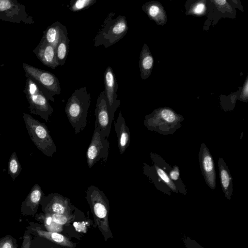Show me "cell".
I'll return each instance as SVG.
<instances>
[{
    "instance_id": "29",
    "label": "cell",
    "mask_w": 248,
    "mask_h": 248,
    "mask_svg": "<svg viewBox=\"0 0 248 248\" xmlns=\"http://www.w3.org/2000/svg\"><path fill=\"white\" fill-rule=\"evenodd\" d=\"M31 238V234L28 231H25L23 237V241L20 248H30Z\"/></svg>"
},
{
    "instance_id": "14",
    "label": "cell",
    "mask_w": 248,
    "mask_h": 248,
    "mask_svg": "<svg viewBox=\"0 0 248 248\" xmlns=\"http://www.w3.org/2000/svg\"><path fill=\"white\" fill-rule=\"evenodd\" d=\"M44 196L41 186L34 184L25 200L22 202L21 213L25 216L34 217Z\"/></svg>"
},
{
    "instance_id": "17",
    "label": "cell",
    "mask_w": 248,
    "mask_h": 248,
    "mask_svg": "<svg viewBox=\"0 0 248 248\" xmlns=\"http://www.w3.org/2000/svg\"><path fill=\"white\" fill-rule=\"evenodd\" d=\"M114 128L117 137V143L120 154H123L130 143V133L125 120L120 111L114 123Z\"/></svg>"
},
{
    "instance_id": "34",
    "label": "cell",
    "mask_w": 248,
    "mask_h": 248,
    "mask_svg": "<svg viewBox=\"0 0 248 248\" xmlns=\"http://www.w3.org/2000/svg\"></svg>"
},
{
    "instance_id": "10",
    "label": "cell",
    "mask_w": 248,
    "mask_h": 248,
    "mask_svg": "<svg viewBox=\"0 0 248 248\" xmlns=\"http://www.w3.org/2000/svg\"><path fill=\"white\" fill-rule=\"evenodd\" d=\"M94 116L95 127L98 128L102 137L108 139L114 120L108 110L104 91L101 92L97 99Z\"/></svg>"
},
{
    "instance_id": "5",
    "label": "cell",
    "mask_w": 248,
    "mask_h": 248,
    "mask_svg": "<svg viewBox=\"0 0 248 248\" xmlns=\"http://www.w3.org/2000/svg\"><path fill=\"white\" fill-rule=\"evenodd\" d=\"M23 92L29 104L30 112L40 116L47 122L49 117L52 115L53 108L37 85L26 78Z\"/></svg>"
},
{
    "instance_id": "12",
    "label": "cell",
    "mask_w": 248,
    "mask_h": 248,
    "mask_svg": "<svg viewBox=\"0 0 248 248\" xmlns=\"http://www.w3.org/2000/svg\"><path fill=\"white\" fill-rule=\"evenodd\" d=\"M202 173L208 186L212 189L216 187V174L214 160L210 151L204 143H202L199 155Z\"/></svg>"
},
{
    "instance_id": "11",
    "label": "cell",
    "mask_w": 248,
    "mask_h": 248,
    "mask_svg": "<svg viewBox=\"0 0 248 248\" xmlns=\"http://www.w3.org/2000/svg\"><path fill=\"white\" fill-rule=\"evenodd\" d=\"M104 82L105 95L108 108L114 120L115 112L121 104V100L117 99L118 82L110 66H108L104 73Z\"/></svg>"
},
{
    "instance_id": "6",
    "label": "cell",
    "mask_w": 248,
    "mask_h": 248,
    "mask_svg": "<svg viewBox=\"0 0 248 248\" xmlns=\"http://www.w3.org/2000/svg\"><path fill=\"white\" fill-rule=\"evenodd\" d=\"M182 118L169 108L155 110L145 116V126L149 130L168 134L178 127Z\"/></svg>"
},
{
    "instance_id": "9",
    "label": "cell",
    "mask_w": 248,
    "mask_h": 248,
    "mask_svg": "<svg viewBox=\"0 0 248 248\" xmlns=\"http://www.w3.org/2000/svg\"><path fill=\"white\" fill-rule=\"evenodd\" d=\"M109 148L108 139L104 138L96 127L94 130L86 151L87 163L89 169H91L97 162L101 161L105 164L107 160Z\"/></svg>"
},
{
    "instance_id": "1",
    "label": "cell",
    "mask_w": 248,
    "mask_h": 248,
    "mask_svg": "<svg viewBox=\"0 0 248 248\" xmlns=\"http://www.w3.org/2000/svg\"><path fill=\"white\" fill-rule=\"evenodd\" d=\"M91 103V94L85 87L75 90L68 99L64 111L76 134L86 126Z\"/></svg>"
},
{
    "instance_id": "32",
    "label": "cell",
    "mask_w": 248,
    "mask_h": 248,
    "mask_svg": "<svg viewBox=\"0 0 248 248\" xmlns=\"http://www.w3.org/2000/svg\"><path fill=\"white\" fill-rule=\"evenodd\" d=\"M248 79L247 78L242 92L241 97L244 99H247L248 97Z\"/></svg>"
},
{
    "instance_id": "15",
    "label": "cell",
    "mask_w": 248,
    "mask_h": 248,
    "mask_svg": "<svg viewBox=\"0 0 248 248\" xmlns=\"http://www.w3.org/2000/svg\"><path fill=\"white\" fill-rule=\"evenodd\" d=\"M33 52L44 65L53 69L59 66L55 48L52 45L41 40Z\"/></svg>"
},
{
    "instance_id": "13",
    "label": "cell",
    "mask_w": 248,
    "mask_h": 248,
    "mask_svg": "<svg viewBox=\"0 0 248 248\" xmlns=\"http://www.w3.org/2000/svg\"><path fill=\"white\" fill-rule=\"evenodd\" d=\"M40 204L45 214H68L70 209L69 199L58 193L44 195Z\"/></svg>"
},
{
    "instance_id": "33",
    "label": "cell",
    "mask_w": 248,
    "mask_h": 248,
    "mask_svg": "<svg viewBox=\"0 0 248 248\" xmlns=\"http://www.w3.org/2000/svg\"><path fill=\"white\" fill-rule=\"evenodd\" d=\"M214 1L219 5H224L227 2V1L224 0H215Z\"/></svg>"
},
{
    "instance_id": "4",
    "label": "cell",
    "mask_w": 248,
    "mask_h": 248,
    "mask_svg": "<svg viewBox=\"0 0 248 248\" xmlns=\"http://www.w3.org/2000/svg\"><path fill=\"white\" fill-rule=\"evenodd\" d=\"M22 67L26 78L33 81L48 100L54 102V96L61 93V87L58 78L52 73L26 63Z\"/></svg>"
},
{
    "instance_id": "27",
    "label": "cell",
    "mask_w": 248,
    "mask_h": 248,
    "mask_svg": "<svg viewBox=\"0 0 248 248\" xmlns=\"http://www.w3.org/2000/svg\"><path fill=\"white\" fill-rule=\"evenodd\" d=\"M156 172L160 178L173 191H176V187L173 183V182L170 179L168 175L166 172L161 169L155 166Z\"/></svg>"
},
{
    "instance_id": "2",
    "label": "cell",
    "mask_w": 248,
    "mask_h": 248,
    "mask_svg": "<svg viewBox=\"0 0 248 248\" xmlns=\"http://www.w3.org/2000/svg\"><path fill=\"white\" fill-rule=\"evenodd\" d=\"M115 12H110L104 21L94 40L96 47L103 46L108 48L116 43L126 34L128 29L125 16L114 18Z\"/></svg>"
},
{
    "instance_id": "16",
    "label": "cell",
    "mask_w": 248,
    "mask_h": 248,
    "mask_svg": "<svg viewBox=\"0 0 248 248\" xmlns=\"http://www.w3.org/2000/svg\"><path fill=\"white\" fill-rule=\"evenodd\" d=\"M30 225L27 227V231L32 235L46 238L57 244L72 248L73 244L66 237L56 232L46 231L34 222H29Z\"/></svg>"
},
{
    "instance_id": "21",
    "label": "cell",
    "mask_w": 248,
    "mask_h": 248,
    "mask_svg": "<svg viewBox=\"0 0 248 248\" xmlns=\"http://www.w3.org/2000/svg\"><path fill=\"white\" fill-rule=\"evenodd\" d=\"M69 40L67 30L65 26L55 50L59 65L62 66L65 62L68 53Z\"/></svg>"
},
{
    "instance_id": "3",
    "label": "cell",
    "mask_w": 248,
    "mask_h": 248,
    "mask_svg": "<svg viewBox=\"0 0 248 248\" xmlns=\"http://www.w3.org/2000/svg\"><path fill=\"white\" fill-rule=\"evenodd\" d=\"M23 118L29 135L35 146L46 156L52 157L57 152V147L46 125L26 113H23Z\"/></svg>"
},
{
    "instance_id": "31",
    "label": "cell",
    "mask_w": 248,
    "mask_h": 248,
    "mask_svg": "<svg viewBox=\"0 0 248 248\" xmlns=\"http://www.w3.org/2000/svg\"><path fill=\"white\" fill-rule=\"evenodd\" d=\"M170 176L173 180H177L179 176V168L177 166H174L173 169L170 172Z\"/></svg>"
},
{
    "instance_id": "19",
    "label": "cell",
    "mask_w": 248,
    "mask_h": 248,
    "mask_svg": "<svg viewBox=\"0 0 248 248\" xmlns=\"http://www.w3.org/2000/svg\"><path fill=\"white\" fill-rule=\"evenodd\" d=\"M64 27L59 21L55 22L43 32V36L41 40L52 45L56 48Z\"/></svg>"
},
{
    "instance_id": "23",
    "label": "cell",
    "mask_w": 248,
    "mask_h": 248,
    "mask_svg": "<svg viewBox=\"0 0 248 248\" xmlns=\"http://www.w3.org/2000/svg\"><path fill=\"white\" fill-rule=\"evenodd\" d=\"M143 10L152 19L157 20L163 16V9L156 2H148L142 6Z\"/></svg>"
},
{
    "instance_id": "7",
    "label": "cell",
    "mask_w": 248,
    "mask_h": 248,
    "mask_svg": "<svg viewBox=\"0 0 248 248\" xmlns=\"http://www.w3.org/2000/svg\"><path fill=\"white\" fill-rule=\"evenodd\" d=\"M86 199L100 229L103 232H108L109 227L108 215L109 204L105 193L96 186L91 185L87 188Z\"/></svg>"
},
{
    "instance_id": "20",
    "label": "cell",
    "mask_w": 248,
    "mask_h": 248,
    "mask_svg": "<svg viewBox=\"0 0 248 248\" xmlns=\"http://www.w3.org/2000/svg\"><path fill=\"white\" fill-rule=\"evenodd\" d=\"M153 58L148 46L145 44L140 54L139 66L140 76L143 79L148 78L153 65Z\"/></svg>"
},
{
    "instance_id": "8",
    "label": "cell",
    "mask_w": 248,
    "mask_h": 248,
    "mask_svg": "<svg viewBox=\"0 0 248 248\" xmlns=\"http://www.w3.org/2000/svg\"><path fill=\"white\" fill-rule=\"evenodd\" d=\"M0 20L29 24L34 22L25 5L16 0H0Z\"/></svg>"
},
{
    "instance_id": "22",
    "label": "cell",
    "mask_w": 248,
    "mask_h": 248,
    "mask_svg": "<svg viewBox=\"0 0 248 248\" xmlns=\"http://www.w3.org/2000/svg\"><path fill=\"white\" fill-rule=\"evenodd\" d=\"M22 170L20 163L16 153L14 152L11 155L8 163V173L13 181L19 175Z\"/></svg>"
},
{
    "instance_id": "24",
    "label": "cell",
    "mask_w": 248,
    "mask_h": 248,
    "mask_svg": "<svg viewBox=\"0 0 248 248\" xmlns=\"http://www.w3.org/2000/svg\"><path fill=\"white\" fill-rule=\"evenodd\" d=\"M96 2V0H71L69 9L73 12H77L93 5Z\"/></svg>"
},
{
    "instance_id": "18",
    "label": "cell",
    "mask_w": 248,
    "mask_h": 248,
    "mask_svg": "<svg viewBox=\"0 0 248 248\" xmlns=\"http://www.w3.org/2000/svg\"><path fill=\"white\" fill-rule=\"evenodd\" d=\"M220 183L225 196L230 199L232 191V178L229 169L222 158L218 161Z\"/></svg>"
},
{
    "instance_id": "26",
    "label": "cell",
    "mask_w": 248,
    "mask_h": 248,
    "mask_svg": "<svg viewBox=\"0 0 248 248\" xmlns=\"http://www.w3.org/2000/svg\"><path fill=\"white\" fill-rule=\"evenodd\" d=\"M16 240L10 235H7L0 239V248H17Z\"/></svg>"
},
{
    "instance_id": "25",
    "label": "cell",
    "mask_w": 248,
    "mask_h": 248,
    "mask_svg": "<svg viewBox=\"0 0 248 248\" xmlns=\"http://www.w3.org/2000/svg\"><path fill=\"white\" fill-rule=\"evenodd\" d=\"M36 217L37 220L43 219L44 223L46 228L49 232H55V231H59L60 226L52 221V217L49 214H45L44 215L40 214Z\"/></svg>"
},
{
    "instance_id": "30",
    "label": "cell",
    "mask_w": 248,
    "mask_h": 248,
    "mask_svg": "<svg viewBox=\"0 0 248 248\" xmlns=\"http://www.w3.org/2000/svg\"><path fill=\"white\" fill-rule=\"evenodd\" d=\"M205 6L203 3H198L193 9V12L195 14L200 15L205 11Z\"/></svg>"
},
{
    "instance_id": "28",
    "label": "cell",
    "mask_w": 248,
    "mask_h": 248,
    "mask_svg": "<svg viewBox=\"0 0 248 248\" xmlns=\"http://www.w3.org/2000/svg\"><path fill=\"white\" fill-rule=\"evenodd\" d=\"M52 221L59 225H63L67 224L69 221L70 217L66 215L68 214H49Z\"/></svg>"
}]
</instances>
